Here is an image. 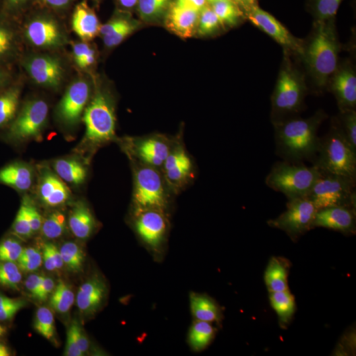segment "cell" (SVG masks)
Wrapping results in <instances>:
<instances>
[{
  "instance_id": "obj_4",
  "label": "cell",
  "mask_w": 356,
  "mask_h": 356,
  "mask_svg": "<svg viewBox=\"0 0 356 356\" xmlns=\"http://www.w3.org/2000/svg\"><path fill=\"white\" fill-rule=\"evenodd\" d=\"M260 306L280 327L319 339L346 296L343 282L325 270H301L259 281Z\"/></svg>"
},
{
  "instance_id": "obj_13",
  "label": "cell",
  "mask_w": 356,
  "mask_h": 356,
  "mask_svg": "<svg viewBox=\"0 0 356 356\" xmlns=\"http://www.w3.org/2000/svg\"><path fill=\"white\" fill-rule=\"evenodd\" d=\"M0 356H66V342L51 326L26 323L0 337Z\"/></svg>"
},
{
  "instance_id": "obj_9",
  "label": "cell",
  "mask_w": 356,
  "mask_h": 356,
  "mask_svg": "<svg viewBox=\"0 0 356 356\" xmlns=\"http://www.w3.org/2000/svg\"><path fill=\"white\" fill-rule=\"evenodd\" d=\"M36 102L33 65L13 40L0 35V132L26 120Z\"/></svg>"
},
{
  "instance_id": "obj_18",
  "label": "cell",
  "mask_w": 356,
  "mask_h": 356,
  "mask_svg": "<svg viewBox=\"0 0 356 356\" xmlns=\"http://www.w3.org/2000/svg\"><path fill=\"white\" fill-rule=\"evenodd\" d=\"M268 356H327L319 339L279 327L268 346Z\"/></svg>"
},
{
  "instance_id": "obj_2",
  "label": "cell",
  "mask_w": 356,
  "mask_h": 356,
  "mask_svg": "<svg viewBox=\"0 0 356 356\" xmlns=\"http://www.w3.org/2000/svg\"><path fill=\"white\" fill-rule=\"evenodd\" d=\"M95 229L97 213L88 201L54 202L8 259L3 276L17 286L36 288L76 273L89 254Z\"/></svg>"
},
{
  "instance_id": "obj_5",
  "label": "cell",
  "mask_w": 356,
  "mask_h": 356,
  "mask_svg": "<svg viewBox=\"0 0 356 356\" xmlns=\"http://www.w3.org/2000/svg\"><path fill=\"white\" fill-rule=\"evenodd\" d=\"M47 134L65 160L82 172L111 178L124 165L127 136L115 115L67 110L51 116Z\"/></svg>"
},
{
  "instance_id": "obj_22",
  "label": "cell",
  "mask_w": 356,
  "mask_h": 356,
  "mask_svg": "<svg viewBox=\"0 0 356 356\" xmlns=\"http://www.w3.org/2000/svg\"><path fill=\"white\" fill-rule=\"evenodd\" d=\"M238 4L243 13L254 17H261L275 8L276 0H238Z\"/></svg>"
},
{
  "instance_id": "obj_7",
  "label": "cell",
  "mask_w": 356,
  "mask_h": 356,
  "mask_svg": "<svg viewBox=\"0 0 356 356\" xmlns=\"http://www.w3.org/2000/svg\"><path fill=\"white\" fill-rule=\"evenodd\" d=\"M200 44L189 23L170 4L159 6L149 16L144 35V54L153 69L175 82L198 67Z\"/></svg>"
},
{
  "instance_id": "obj_16",
  "label": "cell",
  "mask_w": 356,
  "mask_h": 356,
  "mask_svg": "<svg viewBox=\"0 0 356 356\" xmlns=\"http://www.w3.org/2000/svg\"><path fill=\"white\" fill-rule=\"evenodd\" d=\"M261 41L251 36H232L219 41L214 47L201 51L200 64L204 74L220 72L247 53L254 51Z\"/></svg>"
},
{
  "instance_id": "obj_21",
  "label": "cell",
  "mask_w": 356,
  "mask_h": 356,
  "mask_svg": "<svg viewBox=\"0 0 356 356\" xmlns=\"http://www.w3.org/2000/svg\"><path fill=\"white\" fill-rule=\"evenodd\" d=\"M23 152L19 143L0 132V188L13 179L20 170Z\"/></svg>"
},
{
  "instance_id": "obj_8",
  "label": "cell",
  "mask_w": 356,
  "mask_h": 356,
  "mask_svg": "<svg viewBox=\"0 0 356 356\" xmlns=\"http://www.w3.org/2000/svg\"><path fill=\"white\" fill-rule=\"evenodd\" d=\"M41 191L38 170H22L0 188V260L10 259L35 227Z\"/></svg>"
},
{
  "instance_id": "obj_1",
  "label": "cell",
  "mask_w": 356,
  "mask_h": 356,
  "mask_svg": "<svg viewBox=\"0 0 356 356\" xmlns=\"http://www.w3.org/2000/svg\"><path fill=\"white\" fill-rule=\"evenodd\" d=\"M172 264L164 288L193 294L226 280L231 269L229 210L214 184L195 178L170 218Z\"/></svg>"
},
{
  "instance_id": "obj_25",
  "label": "cell",
  "mask_w": 356,
  "mask_h": 356,
  "mask_svg": "<svg viewBox=\"0 0 356 356\" xmlns=\"http://www.w3.org/2000/svg\"><path fill=\"white\" fill-rule=\"evenodd\" d=\"M191 1H198V0H191Z\"/></svg>"
},
{
  "instance_id": "obj_15",
  "label": "cell",
  "mask_w": 356,
  "mask_h": 356,
  "mask_svg": "<svg viewBox=\"0 0 356 356\" xmlns=\"http://www.w3.org/2000/svg\"><path fill=\"white\" fill-rule=\"evenodd\" d=\"M322 341L327 356H356V292L346 293Z\"/></svg>"
},
{
  "instance_id": "obj_10",
  "label": "cell",
  "mask_w": 356,
  "mask_h": 356,
  "mask_svg": "<svg viewBox=\"0 0 356 356\" xmlns=\"http://www.w3.org/2000/svg\"><path fill=\"white\" fill-rule=\"evenodd\" d=\"M276 23L281 36L292 44H307L330 33L341 0H276Z\"/></svg>"
},
{
  "instance_id": "obj_11",
  "label": "cell",
  "mask_w": 356,
  "mask_h": 356,
  "mask_svg": "<svg viewBox=\"0 0 356 356\" xmlns=\"http://www.w3.org/2000/svg\"><path fill=\"white\" fill-rule=\"evenodd\" d=\"M120 356H172L173 341L163 326L147 318L113 319L106 329Z\"/></svg>"
},
{
  "instance_id": "obj_14",
  "label": "cell",
  "mask_w": 356,
  "mask_h": 356,
  "mask_svg": "<svg viewBox=\"0 0 356 356\" xmlns=\"http://www.w3.org/2000/svg\"><path fill=\"white\" fill-rule=\"evenodd\" d=\"M275 54L276 47L270 42L261 41L254 51L247 53L242 58L229 65V67L216 73L206 74L207 86L216 95L229 94L243 86L245 81L266 66L275 57Z\"/></svg>"
},
{
  "instance_id": "obj_12",
  "label": "cell",
  "mask_w": 356,
  "mask_h": 356,
  "mask_svg": "<svg viewBox=\"0 0 356 356\" xmlns=\"http://www.w3.org/2000/svg\"><path fill=\"white\" fill-rule=\"evenodd\" d=\"M145 108L151 126L163 138H172L191 124V102L172 85L147 86Z\"/></svg>"
},
{
  "instance_id": "obj_23",
  "label": "cell",
  "mask_w": 356,
  "mask_h": 356,
  "mask_svg": "<svg viewBox=\"0 0 356 356\" xmlns=\"http://www.w3.org/2000/svg\"><path fill=\"white\" fill-rule=\"evenodd\" d=\"M83 346L85 347L81 353V356H120L116 354V351H113L111 348L106 347V344L98 341H89Z\"/></svg>"
},
{
  "instance_id": "obj_20",
  "label": "cell",
  "mask_w": 356,
  "mask_h": 356,
  "mask_svg": "<svg viewBox=\"0 0 356 356\" xmlns=\"http://www.w3.org/2000/svg\"><path fill=\"white\" fill-rule=\"evenodd\" d=\"M92 13L108 19H128L139 13L145 0H82Z\"/></svg>"
},
{
  "instance_id": "obj_24",
  "label": "cell",
  "mask_w": 356,
  "mask_h": 356,
  "mask_svg": "<svg viewBox=\"0 0 356 356\" xmlns=\"http://www.w3.org/2000/svg\"><path fill=\"white\" fill-rule=\"evenodd\" d=\"M348 7H350L351 10L356 11V0H351V1H350V4H348Z\"/></svg>"
},
{
  "instance_id": "obj_19",
  "label": "cell",
  "mask_w": 356,
  "mask_h": 356,
  "mask_svg": "<svg viewBox=\"0 0 356 356\" xmlns=\"http://www.w3.org/2000/svg\"><path fill=\"white\" fill-rule=\"evenodd\" d=\"M60 0H7L8 20L17 31H28L48 19Z\"/></svg>"
},
{
  "instance_id": "obj_17",
  "label": "cell",
  "mask_w": 356,
  "mask_h": 356,
  "mask_svg": "<svg viewBox=\"0 0 356 356\" xmlns=\"http://www.w3.org/2000/svg\"><path fill=\"white\" fill-rule=\"evenodd\" d=\"M330 35L334 57L356 72V11L342 8Z\"/></svg>"
},
{
  "instance_id": "obj_3",
  "label": "cell",
  "mask_w": 356,
  "mask_h": 356,
  "mask_svg": "<svg viewBox=\"0 0 356 356\" xmlns=\"http://www.w3.org/2000/svg\"><path fill=\"white\" fill-rule=\"evenodd\" d=\"M49 73L60 88L82 97H115L134 85V73L116 44L98 32H76L49 53Z\"/></svg>"
},
{
  "instance_id": "obj_6",
  "label": "cell",
  "mask_w": 356,
  "mask_h": 356,
  "mask_svg": "<svg viewBox=\"0 0 356 356\" xmlns=\"http://www.w3.org/2000/svg\"><path fill=\"white\" fill-rule=\"evenodd\" d=\"M181 189L178 166L157 159L138 172L114 218L115 232L132 250H148L159 242Z\"/></svg>"
}]
</instances>
